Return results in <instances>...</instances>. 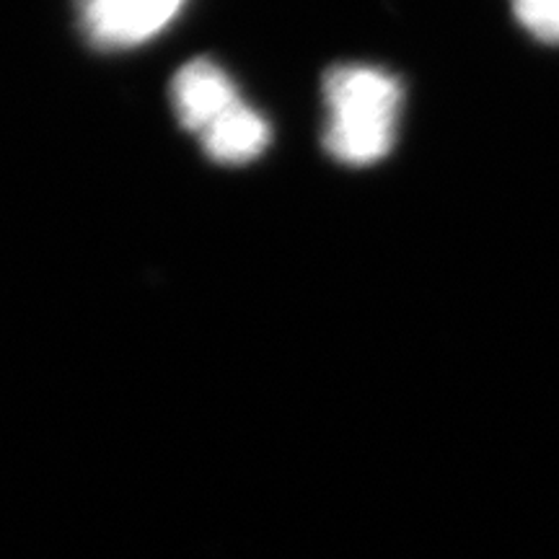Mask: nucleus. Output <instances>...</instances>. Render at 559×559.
I'll list each match as a JSON object with an SVG mask.
<instances>
[{
    "label": "nucleus",
    "mask_w": 559,
    "mask_h": 559,
    "mask_svg": "<svg viewBox=\"0 0 559 559\" xmlns=\"http://www.w3.org/2000/svg\"><path fill=\"white\" fill-rule=\"evenodd\" d=\"M330 109L324 145L342 164L366 166L394 145L402 88L394 75L370 66H340L324 81Z\"/></svg>",
    "instance_id": "1"
},
{
    "label": "nucleus",
    "mask_w": 559,
    "mask_h": 559,
    "mask_svg": "<svg viewBox=\"0 0 559 559\" xmlns=\"http://www.w3.org/2000/svg\"><path fill=\"white\" fill-rule=\"evenodd\" d=\"M187 0H79L81 26L102 50H128L158 37Z\"/></svg>",
    "instance_id": "2"
},
{
    "label": "nucleus",
    "mask_w": 559,
    "mask_h": 559,
    "mask_svg": "<svg viewBox=\"0 0 559 559\" xmlns=\"http://www.w3.org/2000/svg\"><path fill=\"white\" fill-rule=\"evenodd\" d=\"M171 104L179 122L200 138L236 104H241V96L221 66L213 60H192L174 75Z\"/></svg>",
    "instance_id": "3"
},
{
    "label": "nucleus",
    "mask_w": 559,
    "mask_h": 559,
    "mask_svg": "<svg viewBox=\"0 0 559 559\" xmlns=\"http://www.w3.org/2000/svg\"><path fill=\"white\" fill-rule=\"evenodd\" d=\"M205 153L218 164L239 166L262 156L270 145V124L249 104H236L213 128L200 135Z\"/></svg>",
    "instance_id": "4"
},
{
    "label": "nucleus",
    "mask_w": 559,
    "mask_h": 559,
    "mask_svg": "<svg viewBox=\"0 0 559 559\" xmlns=\"http://www.w3.org/2000/svg\"><path fill=\"white\" fill-rule=\"evenodd\" d=\"M513 11L536 39L559 45V0H513Z\"/></svg>",
    "instance_id": "5"
}]
</instances>
